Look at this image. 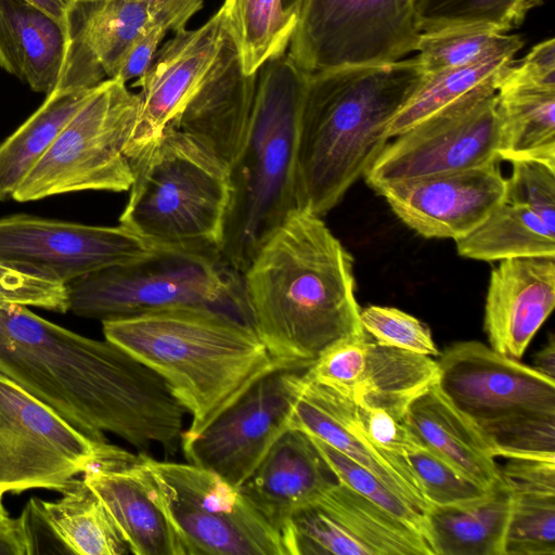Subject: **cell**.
Returning <instances> with one entry per match:
<instances>
[{"mask_svg": "<svg viewBox=\"0 0 555 555\" xmlns=\"http://www.w3.org/2000/svg\"><path fill=\"white\" fill-rule=\"evenodd\" d=\"M34 554V544L24 514L0 526V555Z\"/></svg>", "mask_w": 555, "mask_h": 555, "instance_id": "obj_46", "label": "cell"}, {"mask_svg": "<svg viewBox=\"0 0 555 555\" xmlns=\"http://www.w3.org/2000/svg\"><path fill=\"white\" fill-rule=\"evenodd\" d=\"M496 93L500 159H534L555 166V91L505 89Z\"/></svg>", "mask_w": 555, "mask_h": 555, "instance_id": "obj_32", "label": "cell"}, {"mask_svg": "<svg viewBox=\"0 0 555 555\" xmlns=\"http://www.w3.org/2000/svg\"><path fill=\"white\" fill-rule=\"evenodd\" d=\"M504 202L524 205L555 232V166L534 159L512 162Z\"/></svg>", "mask_w": 555, "mask_h": 555, "instance_id": "obj_41", "label": "cell"}, {"mask_svg": "<svg viewBox=\"0 0 555 555\" xmlns=\"http://www.w3.org/2000/svg\"><path fill=\"white\" fill-rule=\"evenodd\" d=\"M65 285L68 311L101 322L202 308L251 325L243 275L220 255L157 247L144 258L92 272Z\"/></svg>", "mask_w": 555, "mask_h": 555, "instance_id": "obj_8", "label": "cell"}, {"mask_svg": "<svg viewBox=\"0 0 555 555\" xmlns=\"http://www.w3.org/2000/svg\"><path fill=\"white\" fill-rule=\"evenodd\" d=\"M524 46L518 35L485 28H451L422 33L415 51L425 74L513 55Z\"/></svg>", "mask_w": 555, "mask_h": 555, "instance_id": "obj_35", "label": "cell"}, {"mask_svg": "<svg viewBox=\"0 0 555 555\" xmlns=\"http://www.w3.org/2000/svg\"><path fill=\"white\" fill-rule=\"evenodd\" d=\"M61 493L54 501L31 498L28 506L65 553H130L104 504L82 478H73Z\"/></svg>", "mask_w": 555, "mask_h": 555, "instance_id": "obj_26", "label": "cell"}, {"mask_svg": "<svg viewBox=\"0 0 555 555\" xmlns=\"http://www.w3.org/2000/svg\"><path fill=\"white\" fill-rule=\"evenodd\" d=\"M133 1H149V0H133Z\"/></svg>", "mask_w": 555, "mask_h": 555, "instance_id": "obj_52", "label": "cell"}, {"mask_svg": "<svg viewBox=\"0 0 555 555\" xmlns=\"http://www.w3.org/2000/svg\"><path fill=\"white\" fill-rule=\"evenodd\" d=\"M63 25L73 30V14L78 7L75 0H27Z\"/></svg>", "mask_w": 555, "mask_h": 555, "instance_id": "obj_47", "label": "cell"}, {"mask_svg": "<svg viewBox=\"0 0 555 555\" xmlns=\"http://www.w3.org/2000/svg\"><path fill=\"white\" fill-rule=\"evenodd\" d=\"M140 464L183 555H285L279 531L218 474L146 453Z\"/></svg>", "mask_w": 555, "mask_h": 555, "instance_id": "obj_10", "label": "cell"}, {"mask_svg": "<svg viewBox=\"0 0 555 555\" xmlns=\"http://www.w3.org/2000/svg\"><path fill=\"white\" fill-rule=\"evenodd\" d=\"M404 417L427 448L470 480L489 489L501 479L495 456L437 382L409 402Z\"/></svg>", "mask_w": 555, "mask_h": 555, "instance_id": "obj_25", "label": "cell"}, {"mask_svg": "<svg viewBox=\"0 0 555 555\" xmlns=\"http://www.w3.org/2000/svg\"><path fill=\"white\" fill-rule=\"evenodd\" d=\"M130 162L133 180L119 224L155 247L220 255L227 167L171 125Z\"/></svg>", "mask_w": 555, "mask_h": 555, "instance_id": "obj_6", "label": "cell"}, {"mask_svg": "<svg viewBox=\"0 0 555 555\" xmlns=\"http://www.w3.org/2000/svg\"><path fill=\"white\" fill-rule=\"evenodd\" d=\"M135 456L82 434L49 405L0 374V500L30 489L61 492L94 465Z\"/></svg>", "mask_w": 555, "mask_h": 555, "instance_id": "obj_11", "label": "cell"}, {"mask_svg": "<svg viewBox=\"0 0 555 555\" xmlns=\"http://www.w3.org/2000/svg\"><path fill=\"white\" fill-rule=\"evenodd\" d=\"M309 437L338 482L349 487L418 532L431 545L428 524L424 514L397 495L370 470L332 448L324 441L311 435H309Z\"/></svg>", "mask_w": 555, "mask_h": 555, "instance_id": "obj_38", "label": "cell"}, {"mask_svg": "<svg viewBox=\"0 0 555 555\" xmlns=\"http://www.w3.org/2000/svg\"><path fill=\"white\" fill-rule=\"evenodd\" d=\"M509 504L511 493L501 477L478 501L430 506L426 520L435 555H502Z\"/></svg>", "mask_w": 555, "mask_h": 555, "instance_id": "obj_27", "label": "cell"}, {"mask_svg": "<svg viewBox=\"0 0 555 555\" xmlns=\"http://www.w3.org/2000/svg\"><path fill=\"white\" fill-rule=\"evenodd\" d=\"M101 1H104V0H75L77 5L94 4V3H99Z\"/></svg>", "mask_w": 555, "mask_h": 555, "instance_id": "obj_51", "label": "cell"}, {"mask_svg": "<svg viewBox=\"0 0 555 555\" xmlns=\"http://www.w3.org/2000/svg\"><path fill=\"white\" fill-rule=\"evenodd\" d=\"M360 321L377 344L428 357L440 356L429 327L402 310L369 306L360 311Z\"/></svg>", "mask_w": 555, "mask_h": 555, "instance_id": "obj_40", "label": "cell"}, {"mask_svg": "<svg viewBox=\"0 0 555 555\" xmlns=\"http://www.w3.org/2000/svg\"><path fill=\"white\" fill-rule=\"evenodd\" d=\"M312 442L299 429H287L240 488L279 531L288 516L336 482Z\"/></svg>", "mask_w": 555, "mask_h": 555, "instance_id": "obj_22", "label": "cell"}, {"mask_svg": "<svg viewBox=\"0 0 555 555\" xmlns=\"http://www.w3.org/2000/svg\"><path fill=\"white\" fill-rule=\"evenodd\" d=\"M139 106V95L125 82L101 81L12 198L30 202L80 191H128L133 173L127 146Z\"/></svg>", "mask_w": 555, "mask_h": 555, "instance_id": "obj_9", "label": "cell"}, {"mask_svg": "<svg viewBox=\"0 0 555 555\" xmlns=\"http://www.w3.org/2000/svg\"><path fill=\"white\" fill-rule=\"evenodd\" d=\"M168 30L163 22L152 20L129 50L114 78L127 83L131 79L141 77L150 67L158 46Z\"/></svg>", "mask_w": 555, "mask_h": 555, "instance_id": "obj_45", "label": "cell"}, {"mask_svg": "<svg viewBox=\"0 0 555 555\" xmlns=\"http://www.w3.org/2000/svg\"><path fill=\"white\" fill-rule=\"evenodd\" d=\"M106 339L155 371L191 415L195 435L279 369L254 327L228 313L179 308L104 321ZM304 370V369H301Z\"/></svg>", "mask_w": 555, "mask_h": 555, "instance_id": "obj_4", "label": "cell"}, {"mask_svg": "<svg viewBox=\"0 0 555 555\" xmlns=\"http://www.w3.org/2000/svg\"><path fill=\"white\" fill-rule=\"evenodd\" d=\"M417 60L307 75L295 165L297 209L326 215L387 144L386 128L425 78Z\"/></svg>", "mask_w": 555, "mask_h": 555, "instance_id": "obj_3", "label": "cell"}, {"mask_svg": "<svg viewBox=\"0 0 555 555\" xmlns=\"http://www.w3.org/2000/svg\"><path fill=\"white\" fill-rule=\"evenodd\" d=\"M307 74L282 54L257 72L249 126L229 168L230 199L220 255L243 274L296 207L295 165Z\"/></svg>", "mask_w": 555, "mask_h": 555, "instance_id": "obj_5", "label": "cell"}, {"mask_svg": "<svg viewBox=\"0 0 555 555\" xmlns=\"http://www.w3.org/2000/svg\"><path fill=\"white\" fill-rule=\"evenodd\" d=\"M437 378L438 363L430 357L369 339L348 399L357 404L405 414L409 402Z\"/></svg>", "mask_w": 555, "mask_h": 555, "instance_id": "obj_29", "label": "cell"}, {"mask_svg": "<svg viewBox=\"0 0 555 555\" xmlns=\"http://www.w3.org/2000/svg\"><path fill=\"white\" fill-rule=\"evenodd\" d=\"M256 80L257 74L243 70L237 49L227 33L211 68L169 125L197 141L229 170L246 138Z\"/></svg>", "mask_w": 555, "mask_h": 555, "instance_id": "obj_20", "label": "cell"}, {"mask_svg": "<svg viewBox=\"0 0 555 555\" xmlns=\"http://www.w3.org/2000/svg\"><path fill=\"white\" fill-rule=\"evenodd\" d=\"M220 9L246 74L285 53L296 21L283 13L281 0H224Z\"/></svg>", "mask_w": 555, "mask_h": 555, "instance_id": "obj_34", "label": "cell"}, {"mask_svg": "<svg viewBox=\"0 0 555 555\" xmlns=\"http://www.w3.org/2000/svg\"><path fill=\"white\" fill-rule=\"evenodd\" d=\"M304 371L296 379L289 429H299L324 441L370 470L426 516L430 505L408 457L377 446L360 425L353 402L336 390L307 378Z\"/></svg>", "mask_w": 555, "mask_h": 555, "instance_id": "obj_19", "label": "cell"}, {"mask_svg": "<svg viewBox=\"0 0 555 555\" xmlns=\"http://www.w3.org/2000/svg\"><path fill=\"white\" fill-rule=\"evenodd\" d=\"M555 307V256L501 260L492 270L483 327L490 348L519 360Z\"/></svg>", "mask_w": 555, "mask_h": 555, "instance_id": "obj_21", "label": "cell"}, {"mask_svg": "<svg viewBox=\"0 0 555 555\" xmlns=\"http://www.w3.org/2000/svg\"><path fill=\"white\" fill-rule=\"evenodd\" d=\"M221 9L196 29H181L155 53L140 87L138 119L127 146L131 160L180 114L215 63L227 36Z\"/></svg>", "mask_w": 555, "mask_h": 555, "instance_id": "obj_18", "label": "cell"}, {"mask_svg": "<svg viewBox=\"0 0 555 555\" xmlns=\"http://www.w3.org/2000/svg\"><path fill=\"white\" fill-rule=\"evenodd\" d=\"M509 493L502 555H555V492L509 490Z\"/></svg>", "mask_w": 555, "mask_h": 555, "instance_id": "obj_37", "label": "cell"}, {"mask_svg": "<svg viewBox=\"0 0 555 555\" xmlns=\"http://www.w3.org/2000/svg\"><path fill=\"white\" fill-rule=\"evenodd\" d=\"M280 535L285 555H435L423 535L338 481L295 509Z\"/></svg>", "mask_w": 555, "mask_h": 555, "instance_id": "obj_16", "label": "cell"}, {"mask_svg": "<svg viewBox=\"0 0 555 555\" xmlns=\"http://www.w3.org/2000/svg\"><path fill=\"white\" fill-rule=\"evenodd\" d=\"M94 87L59 83L38 109L0 143V201L12 198Z\"/></svg>", "mask_w": 555, "mask_h": 555, "instance_id": "obj_28", "label": "cell"}, {"mask_svg": "<svg viewBox=\"0 0 555 555\" xmlns=\"http://www.w3.org/2000/svg\"><path fill=\"white\" fill-rule=\"evenodd\" d=\"M421 34L415 0H304L287 55L307 75L387 64Z\"/></svg>", "mask_w": 555, "mask_h": 555, "instance_id": "obj_12", "label": "cell"}, {"mask_svg": "<svg viewBox=\"0 0 555 555\" xmlns=\"http://www.w3.org/2000/svg\"><path fill=\"white\" fill-rule=\"evenodd\" d=\"M513 55L426 74L424 80L388 124L385 135L395 138L424 119L479 94L498 92Z\"/></svg>", "mask_w": 555, "mask_h": 555, "instance_id": "obj_30", "label": "cell"}, {"mask_svg": "<svg viewBox=\"0 0 555 555\" xmlns=\"http://www.w3.org/2000/svg\"><path fill=\"white\" fill-rule=\"evenodd\" d=\"M9 520H10V517L7 514V512L2 505V500H0V526L5 524Z\"/></svg>", "mask_w": 555, "mask_h": 555, "instance_id": "obj_50", "label": "cell"}, {"mask_svg": "<svg viewBox=\"0 0 555 555\" xmlns=\"http://www.w3.org/2000/svg\"><path fill=\"white\" fill-rule=\"evenodd\" d=\"M0 374L95 441L111 433L141 453L181 449L185 409L155 371L106 338L0 305Z\"/></svg>", "mask_w": 555, "mask_h": 555, "instance_id": "obj_1", "label": "cell"}, {"mask_svg": "<svg viewBox=\"0 0 555 555\" xmlns=\"http://www.w3.org/2000/svg\"><path fill=\"white\" fill-rule=\"evenodd\" d=\"M0 305L30 306L65 313L68 311V295L63 283L0 262Z\"/></svg>", "mask_w": 555, "mask_h": 555, "instance_id": "obj_42", "label": "cell"}, {"mask_svg": "<svg viewBox=\"0 0 555 555\" xmlns=\"http://www.w3.org/2000/svg\"><path fill=\"white\" fill-rule=\"evenodd\" d=\"M406 457L430 506L464 505L478 501L493 487L488 489L470 480L427 447Z\"/></svg>", "mask_w": 555, "mask_h": 555, "instance_id": "obj_39", "label": "cell"}, {"mask_svg": "<svg viewBox=\"0 0 555 555\" xmlns=\"http://www.w3.org/2000/svg\"><path fill=\"white\" fill-rule=\"evenodd\" d=\"M455 243L459 255L482 261L555 256V232L527 206L507 202Z\"/></svg>", "mask_w": 555, "mask_h": 555, "instance_id": "obj_31", "label": "cell"}, {"mask_svg": "<svg viewBox=\"0 0 555 555\" xmlns=\"http://www.w3.org/2000/svg\"><path fill=\"white\" fill-rule=\"evenodd\" d=\"M353 406L363 430L380 448L406 457L426 447L412 430L404 414L354 402Z\"/></svg>", "mask_w": 555, "mask_h": 555, "instance_id": "obj_43", "label": "cell"}, {"mask_svg": "<svg viewBox=\"0 0 555 555\" xmlns=\"http://www.w3.org/2000/svg\"><path fill=\"white\" fill-rule=\"evenodd\" d=\"M437 363L438 387L495 457L555 461V379L476 340Z\"/></svg>", "mask_w": 555, "mask_h": 555, "instance_id": "obj_7", "label": "cell"}, {"mask_svg": "<svg viewBox=\"0 0 555 555\" xmlns=\"http://www.w3.org/2000/svg\"><path fill=\"white\" fill-rule=\"evenodd\" d=\"M506 179L499 162L480 167L401 180L376 191L393 214L425 237H464L504 202Z\"/></svg>", "mask_w": 555, "mask_h": 555, "instance_id": "obj_17", "label": "cell"}, {"mask_svg": "<svg viewBox=\"0 0 555 555\" xmlns=\"http://www.w3.org/2000/svg\"><path fill=\"white\" fill-rule=\"evenodd\" d=\"M85 5V4H83ZM74 41L114 78L129 50L153 20L149 1L104 0L86 4Z\"/></svg>", "mask_w": 555, "mask_h": 555, "instance_id": "obj_33", "label": "cell"}, {"mask_svg": "<svg viewBox=\"0 0 555 555\" xmlns=\"http://www.w3.org/2000/svg\"><path fill=\"white\" fill-rule=\"evenodd\" d=\"M542 375L555 379V341L551 336L548 343L534 356L533 366Z\"/></svg>", "mask_w": 555, "mask_h": 555, "instance_id": "obj_48", "label": "cell"}, {"mask_svg": "<svg viewBox=\"0 0 555 555\" xmlns=\"http://www.w3.org/2000/svg\"><path fill=\"white\" fill-rule=\"evenodd\" d=\"M386 144L364 177L377 188L499 162L498 93L475 95L411 127Z\"/></svg>", "mask_w": 555, "mask_h": 555, "instance_id": "obj_13", "label": "cell"}, {"mask_svg": "<svg viewBox=\"0 0 555 555\" xmlns=\"http://www.w3.org/2000/svg\"><path fill=\"white\" fill-rule=\"evenodd\" d=\"M302 2L304 0H281L283 13L289 18L297 21Z\"/></svg>", "mask_w": 555, "mask_h": 555, "instance_id": "obj_49", "label": "cell"}, {"mask_svg": "<svg viewBox=\"0 0 555 555\" xmlns=\"http://www.w3.org/2000/svg\"><path fill=\"white\" fill-rule=\"evenodd\" d=\"M304 370L279 369L267 374L203 430L182 435L186 462L241 488L289 429L296 379Z\"/></svg>", "mask_w": 555, "mask_h": 555, "instance_id": "obj_15", "label": "cell"}, {"mask_svg": "<svg viewBox=\"0 0 555 555\" xmlns=\"http://www.w3.org/2000/svg\"><path fill=\"white\" fill-rule=\"evenodd\" d=\"M156 248L121 224L88 225L23 214L0 219V262L63 284L144 258Z\"/></svg>", "mask_w": 555, "mask_h": 555, "instance_id": "obj_14", "label": "cell"}, {"mask_svg": "<svg viewBox=\"0 0 555 555\" xmlns=\"http://www.w3.org/2000/svg\"><path fill=\"white\" fill-rule=\"evenodd\" d=\"M109 513L130 553L183 555L180 542L147 485L140 454L109 461L82 475Z\"/></svg>", "mask_w": 555, "mask_h": 555, "instance_id": "obj_23", "label": "cell"}, {"mask_svg": "<svg viewBox=\"0 0 555 555\" xmlns=\"http://www.w3.org/2000/svg\"><path fill=\"white\" fill-rule=\"evenodd\" d=\"M541 0H415L422 33L485 28L505 34Z\"/></svg>", "mask_w": 555, "mask_h": 555, "instance_id": "obj_36", "label": "cell"}, {"mask_svg": "<svg viewBox=\"0 0 555 555\" xmlns=\"http://www.w3.org/2000/svg\"><path fill=\"white\" fill-rule=\"evenodd\" d=\"M353 261L321 217L291 212L243 275L251 325L271 356L307 369L343 339L365 335Z\"/></svg>", "mask_w": 555, "mask_h": 555, "instance_id": "obj_2", "label": "cell"}, {"mask_svg": "<svg viewBox=\"0 0 555 555\" xmlns=\"http://www.w3.org/2000/svg\"><path fill=\"white\" fill-rule=\"evenodd\" d=\"M73 30L27 0H0V67L49 94L62 79Z\"/></svg>", "mask_w": 555, "mask_h": 555, "instance_id": "obj_24", "label": "cell"}, {"mask_svg": "<svg viewBox=\"0 0 555 555\" xmlns=\"http://www.w3.org/2000/svg\"><path fill=\"white\" fill-rule=\"evenodd\" d=\"M533 89L555 91V40L546 39L535 44L530 52L507 69L499 89Z\"/></svg>", "mask_w": 555, "mask_h": 555, "instance_id": "obj_44", "label": "cell"}]
</instances>
